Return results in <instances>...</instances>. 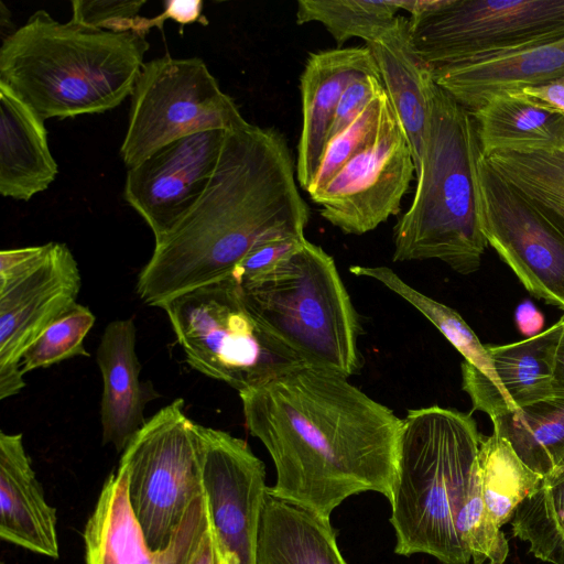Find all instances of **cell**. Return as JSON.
<instances>
[{"label":"cell","instance_id":"1","mask_svg":"<svg viewBox=\"0 0 564 564\" xmlns=\"http://www.w3.org/2000/svg\"><path fill=\"white\" fill-rule=\"evenodd\" d=\"M239 397L249 432L272 458V495L325 518L366 491L391 502L403 419L347 377L295 365Z\"/></svg>","mask_w":564,"mask_h":564},{"label":"cell","instance_id":"2","mask_svg":"<svg viewBox=\"0 0 564 564\" xmlns=\"http://www.w3.org/2000/svg\"><path fill=\"white\" fill-rule=\"evenodd\" d=\"M310 208L282 133L247 122L226 131L210 181L164 236L137 282L150 306L229 276L257 245L304 238Z\"/></svg>","mask_w":564,"mask_h":564},{"label":"cell","instance_id":"3","mask_svg":"<svg viewBox=\"0 0 564 564\" xmlns=\"http://www.w3.org/2000/svg\"><path fill=\"white\" fill-rule=\"evenodd\" d=\"M148 50L143 34L61 23L39 10L3 40L0 84L44 121L101 113L132 94Z\"/></svg>","mask_w":564,"mask_h":564},{"label":"cell","instance_id":"4","mask_svg":"<svg viewBox=\"0 0 564 564\" xmlns=\"http://www.w3.org/2000/svg\"><path fill=\"white\" fill-rule=\"evenodd\" d=\"M481 437L469 414L432 405L403 419L390 523L394 552L468 564L458 529L478 470Z\"/></svg>","mask_w":564,"mask_h":564},{"label":"cell","instance_id":"5","mask_svg":"<svg viewBox=\"0 0 564 564\" xmlns=\"http://www.w3.org/2000/svg\"><path fill=\"white\" fill-rule=\"evenodd\" d=\"M481 149L471 111L435 86L410 207L393 228V261L437 259L476 271L488 245L479 224Z\"/></svg>","mask_w":564,"mask_h":564},{"label":"cell","instance_id":"6","mask_svg":"<svg viewBox=\"0 0 564 564\" xmlns=\"http://www.w3.org/2000/svg\"><path fill=\"white\" fill-rule=\"evenodd\" d=\"M240 286L259 328L291 361L347 378L359 368L358 315L323 248L306 239L272 270Z\"/></svg>","mask_w":564,"mask_h":564},{"label":"cell","instance_id":"7","mask_svg":"<svg viewBox=\"0 0 564 564\" xmlns=\"http://www.w3.org/2000/svg\"><path fill=\"white\" fill-rule=\"evenodd\" d=\"M198 424L178 398L159 410L124 448L119 466L128 499L147 544L164 550L193 502L205 494Z\"/></svg>","mask_w":564,"mask_h":564},{"label":"cell","instance_id":"8","mask_svg":"<svg viewBox=\"0 0 564 564\" xmlns=\"http://www.w3.org/2000/svg\"><path fill=\"white\" fill-rule=\"evenodd\" d=\"M186 362L238 392L295 365L281 354L251 316L232 276L198 286L164 302Z\"/></svg>","mask_w":564,"mask_h":564},{"label":"cell","instance_id":"9","mask_svg":"<svg viewBox=\"0 0 564 564\" xmlns=\"http://www.w3.org/2000/svg\"><path fill=\"white\" fill-rule=\"evenodd\" d=\"M432 69L564 37V0H423L409 17Z\"/></svg>","mask_w":564,"mask_h":564},{"label":"cell","instance_id":"10","mask_svg":"<svg viewBox=\"0 0 564 564\" xmlns=\"http://www.w3.org/2000/svg\"><path fill=\"white\" fill-rule=\"evenodd\" d=\"M247 122L203 59L165 55L141 68L120 155L129 169L181 138Z\"/></svg>","mask_w":564,"mask_h":564},{"label":"cell","instance_id":"11","mask_svg":"<svg viewBox=\"0 0 564 564\" xmlns=\"http://www.w3.org/2000/svg\"><path fill=\"white\" fill-rule=\"evenodd\" d=\"M478 216L488 242L533 295L564 310V218L477 163Z\"/></svg>","mask_w":564,"mask_h":564},{"label":"cell","instance_id":"12","mask_svg":"<svg viewBox=\"0 0 564 564\" xmlns=\"http://www.w3.org/2000/svg\"><path fill=\"white\" fill-rule=\"evenodd\" d=\"M414 174L409 140L391 107L373 141L311 199L333 226L364 235L399 214Z\"/></svg>","mask_w":564,"mask_h":564},{"label":"cell","instance_id":"13","mask_svg":"<svg viewBox=\"0 0 564 564\" xmlns=\"http://www.w3.org/2000/svg\"><path fill=\"white\" fill-rule=\"evenodd\" d=\"M78 264L63 242H47L41 259L21 275L0 281V399L24 387L21 359L58 316L77 303Z\"/></svg>","mask_w":564,"mask_h":564},{"label":"cell","instance_id":"14","mask_svg":"<svg viewBox=\"0 0 564 564\" xmlns=\"http://www.w3.org/2000/svg\"><path fill=\"white\" fill-rule=\"evenodd\" d=\"M226 131H205L175 140L127 172L123 197L159 239L205 192Z\"/></svg>","mask_w":564,"mask_h":564},{"label":"cell","instance_id":"15","mask_svg":"<svg viewBox=\"0 0 564 564\" xmlns=\"http://www.w3.org/2000/svg\"><path fill=\"white\" fill-rule=\"evenodd\" d=\"M212 527L204 494L193 502L169 546L151 550L129 503L127 474L118 466L105 481L84 530L86 564H189Z\"/></svg>","mask_w":564,"mask_h":564},{"label":"cell","instance_id":"16","mask_svg":"<svg viewBox=\"0 0 564 564\" xmlns=\"http://www.w3.org/2000/svg\"><path fill=\"white\" fill-rule=\"evenodd\" d=\"M562 319L524 340L487 346L494 380L488 382L467 361L462 365L463 389L475 410L492 420L554 392L553 365Z\"/></svg>","mask_w":564,"mask_h":564},{"label":"cell","instance_id":"17","mask_svg":"<svg viewBox=\"0 0 564 564\" xmlns=\"http://www.w3.org/2000/svg\"><path fill=\"white\" fill-rule=\"evenodd\" d=\"M380 77L367 45L311 53L300 77L302 127L297 144L296 178L307 191L317 171L338 101L357 77Z\"/></svg>","mask_w":564,"mask_h":564},{"label":"cell","instance_id":"18","mask_svg":"<svg viewBox=\"0 0 564 564\" xmlns=\"http://www.w3.org/2000/svg\"><path fill=\"white\" fill-rule=\"evenodd\" d=\"M434 82L474 111L497 94L564 78V37L432 69Z\"/></svg>","mask_w":564,"mask_h":564},{"label":"cell","instance_id":"19","mask_svg":"<svg viewBox=\"0 0 564 564\" xmlns=\"http://www.w3.org/2000/svg\"><path fill=\"white\" fill-rule=\"evenodd\" d=\"M132 318L116 319L105 328L96 360L102 377L100 419L102 444L123 452L147 423L145 404L159 394L140 380L141 364L135 352Z\"/></svg>","mask_w":564,"mask_h":564},{"label":"cell","instance_id":"20","mask_svg":"<svg viewBox=\"0 0 564 564\" xmlns=\"http://www.w3.org/2000/svg\"><path fill=\"white\" fill-rule=\"evenodd\" d=\"M366 45L376 62L390 105L409 140L416 170L436 86L431 68L414 47L406 17L398 15L384 32Z\"/></svg>","mask_w":564,"mask_h":564},{"label":"cell","instance_id":"21","mask_svg":"<svg viewBox=\"0 0 564 564\" xmlns=\"http://www.w3.org/2000/svg\"><path fill=\"white\" fill-rule=\"evenodd\" d=\"M0 538L57 558L56 510L45 499L22 434L0 433Z\"/></svg>","mask_w":564,"mask_h":564},{"label":"cell","instance_id":"22","mask_svg":"<svg viewBox=\"0 0 564 564\" xmlns=\"http://www.w3.org/2000/svg\"><path fill=\"white\" fill-rule=\"evenodd\" d=\"M56 174L44 120L0 84V194L29 200Z\"/></svg>","mask_w":564,"mask_h":564},{"label":"cell","instance_id":"23","mask_svg":"<svg viewBox=\"0 0 564 564\" xmlns=\"http://www.w3.org/2000/svg\"><path fill=\"white\" fill-rule=\"evenodd\" d=\"M257 564H348L330 518L264 491L257 532Z\"/></svg>","mask_w":564,"mask_h":564},{"label":"cell","instance_id":"24","mask_svg":"<svg viewBox=\"0 0 564 564\" xmlns=\"http://www.w3.org/2000/svg\"><path fill=\"white\" fill-rule=\"evenodd\" d=\"M471 113L484 156L564 151V115L519 90L497 94Z\"/></svg>","mask_w":564,"mask_h":564},{"label":"cell","instance_id":"25","mask_svg":"<svg viewBox=\"0 0 564 564\" xmlns=\"http://www.w3.org/2000/svg\"><path fill=\"white\" fill-rule=\"evenodd\" d=\"M494 433L505 438L533 471L547 475L564 457V391L491 420Z\"/></svg>","mask_w":564,"mask_h":564},{"label":"cell","instance_id":"26","mask_svg":"<svg viewBox=\"0 0 564 564\" xmlns=\"http://www.w3.org/2000/svg\"><path fill=\"white\" fill-rule=\"evenodd\" d=\"M477 460L485 507L501 528L538 489L543 476L530 469L511 445L495 433L481 440Z\"/></svg>","mask_w":564,"mask_h":564},{"label":"cell","instance_id":"27","mask_svg":"<svg viewBox=\"0 0 564 564\" xmlns=\"http://www.w3.org/2000/svg\"><path fill=\"white\" fill-rule=\"evenodd\" d=\"M513 535L550 564H564V457L542 479L538 489L517 508Z\"/></svg>","mask_w":564,"mask_h":564},{"label":"cell","instance_id":"28","mask_svg":"<svg viewBox=\"0 0 564 564\" xmlns=\"http://www.w3.org/2000/svg\"><path fill=\"white\" fill-rule=\"evenodd\" d=\"M349 270L355 275L378 281L410 303L445 336L465 361L475 367L485 380L492 382L494 373L487 346L480 343L456 311L415 290L388 267L351 265Z\"/></svg>","mask_w":564,"mask_h":564},{"label":"cell","instance_id":"29","mask_svg":"<svg viewBox=\"0 0 564 564\" xmlns=\"http://www.w3.org/2000/svg\"><path fill=\"white\" fill-rule=\"evenodd\" d=\"M399 0H300L296 3V23H322L337 47L359 37L367 43L377 39L397 19Z\"/></svg>","mask_w":564,"mask_h":564},{"label":"cell","instance_id":"30","mask_svg":"<svg viewBox=\"0 0 564 564\" xmlns=\"http://www.w3.org/2000/svg\"><path fill=\"white\" fill-rule=\"evenodd\" d=\"M484 158L507 182L564 218V151L495 153Z\"/></svg>","mask_w":564,"mask_h":564},{"label":"cell","instance_id":"31","mask_svg":"<svg viewBox=\"0 0 564 564\" xmlns=\"http://www.w3.org/2000/svg\"><path fill=\"white\" fill-rule=\"evenodd\" d=\"M95 322L96 317L89 307L74 304L25 350L21 359L23 375L74 357H89L84 339Z\"/></svg>","mask_w":564,"mask_h":564},{"label":"cell","instance_id":"32","mask_svg":"<svg viewBox=\"0 0 564 564\" xmlns=\"http://www.w3.org/2000/svg\"><path fill=\"white\" fill-rule=\"evenodd\" d=\"M390 109V101L383 91L372 99L348 127L328 140L306 191L311 198L316 196L346 163L373 141Z\"/></svg>","mask_w":564,"mask_h":564},{"label":"cell","instance_id":"33","mask_svg":"<svg viewBox=\"0 0 564 564\" xmlns=\"http://www.w3.org/2000/svg\"><path fill=\"white\" fill-rule=\"evenodd\" d=\"M143 4L144 0H75L72 20L105 31L137 32L138 12Z\"/></svg>","mask_w":564,"mask_h":564},{"label":"cell","instance_id":"34","mask_svg":"<svg viewBox=\"0 0 564 564\" xmlns=\"http://www.w3.org/2000/svg\"><path fill=\"white\" fill-rule=\"evenodd\" d=\"M306 238H281L253 247L235 268L230 276L240 285L272 270L282 260L295 252Z\"/></svg>","mask_w":564,"mask_h":564},{"label":"cell","instance_id":"35","mask_svg":"<svg viewBox=\"0 0 564 564\" xmlns=\"http://www.w3.org/2000/svg\"><path fill=\"white\" fill-rule=\"evenodd\" d=\"M384 91L380 77L361 76L355 78L344 90L336 107L328 132V139L348 127L377 96Z\"/></svg>","mask_w":564,"mask_h":564},{"label":"cell","instance_id":"36","mask_svg":"<svg viewBox=\"0 0 564 564\" xmlns=\"http://www.w3.org/2000/svg\"><path fill=\"white\" fill-rule=\"evenodd\" d=\"M204 2L200 0H169L164 2L161 14L150 19L151 28L162 29L166 20H173L181 25L200 22L207 24L203 15Z\"/></svg>","mask_w":564,"mask_h":564},{"label":"cell","instance_id":"37","mask_svg":"<svg viewBox=\"0 0 564 564\" xmlns=\"http://www.w3.org/2000/svg\"><path fill=\"white\" fill-rule=\"evenodd\" d=\"M520 91L539 105L564 115V78Z\"/></svg>","mask_w":564,"mask_h":564},{"label":"cell","instance_id":"38","mask_svg":"<svg viewBox=\"0 0 564 564\" xmlns=\"http://www.w3.org/2000/svg\"><path fill=\"white\" fill-rule=\"evenodd\" d=\"M189 564H235L221 544L214 525L204 538Z\"/></svg>","mask_w":564,"mask_h":564},{"label":"cell","instance_id":"39","mask_svg":"<svg viewBox=\"0 0 564 564\" xmlns=\"http://www.w3.org/2000/svg\"><path fill=\"white\" fill-rule=\"evenodd\" d=\"M516 323L523 335L532 337L543 327L544 318L530 301H524L516 310Z\"/></svg>","mask_w":564,"mask_h":564},{"label":"cell","instance_id":"40","mask_svg":"<svg viewBox=\"0 0 564 564\" xmlns=\"http://www.w3.org/2000/svg\"><path fill=\"white\" fill-rule=\"evenodd\" d=\"M563 326L556 345L553 365V389L564 391V316L561 318Z\"/></svg>","mask_w":564,"mask_h":564}]
</instances>
